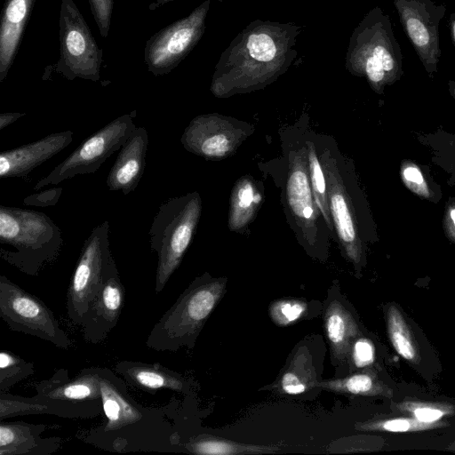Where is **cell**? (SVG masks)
Instances as JSON below:
<instances>
[{
  "instance_id": "7c38bea8",
  "label": "cell",
  "mask_w": 455,
  "mask_h": 455,
  "mask_svg": "<svg viewBox=\"0 0 455 455\" xmlns=\"http://www.w3.org/2000/svg\"><path fill=\"white\" fill-rule=\"evenodd\" d=\"M209 9L210 0H206L147 41L144 60L149 72L156 76L167 75L188 55L204 33Z\"/></svg>"
},
{
  "instance_id": "e575fe53",
  "label": "cell",
  "mask_w": 455,
  "mask_h": 455,
  "mask_svg": "<svg viewBox=\"0 0 455 455\" xmlns=\"http://www.w3.org/2000/svg\"><path fill=\"white\" fill-rule=\"evenodd\" d=\"M400 173L404 185L412 193L426 199L432 196L427 182L416 164L411 162H403L401 165Z\"/></svg>"
},
{
  "instance_id": "4dcf8cb0",
  "label": "cell",
  "mask_w": 455,
  "mask_h": 455,
  "mask_svg": "<svg viewBox=\"0 0 455 455\" xmlns=\"http://www.w3.org/2000/svg\"><path fill=\"white\" fill-rule=\"evenodd\" d=\"M449 426L444 420L435 422L420 421L412 417H397L371 419L356 423L355 428L359 431H379L390 433H407L443 428Z\"/></svg>"
},
{
  "instance_id": "83f0119b",
  "label": "cell",
  "mask_w": 455,
  "mask_h": 455,
  "mask_svg": "<svg viewBox=\"0 0 455 455\" xmlns=\"http://www.w3.org/2000/svg\"><path fill=\"white\" fill-rule=\"evenodd\" d=\"M304 139L307 148L308 174L313 196L333 238L336 235L329 207L325 176L318 155L315 133L309 131L304 132Z\"/></svg>"
},
{
  "instance_id": "e0dca14e",
  "label": "cell",
  "mask_w": 455,
  "mask_h": 455,
  "mask_svg": "<svg viewBox=\"0 0 455 455\" xmlns=\"http://www.w3.org/2000/svg\"><path fill=\"white\" fill-rule=\"evenodd\" d=\"M124 295V286L115 267L84 315L81 327L85 341L98 344L108 337L119 320Z\"/></svg>"
},
{
  "instance_id": "6da1fadb",
  "label": "cell",
  "mask_w": 455,
  "mask_h": 455,
  "mask_svg": "<svg viewBox=\"0 0 455 455\" xmlns=\"http://www.w3.org/2000/svg\"><path fill=\"white\" fill-rule=\"evenodd\" d=\"M299 27L256 20L231 42L216 65L211 92L228 98L263 89L290 66Z\"/></svg>"
},
{
  "instance_id": "277c9868",
  "label": "cell",
  "mask_w": 455,
  "mask_h": 455,
  "mask_svg": "<svg viewBox=\"0 0 455 455\" xmlns=\"http://www.w3.org/2000/svg\"><path fill=\"white\" fill-rule=\"evenodd\" d=\"M284 139L287 172L281 196L286 219L306 251L323 259L331 235L313 196L304 132L300 138L288 135Z\"/></svg>"
},
{
  "instance_id": "f546056e",
  "label": "cell",
  "mask_w": 455,
  "mask_h": 455,
  "mask_svg": "<svg viewBox=\"0 0 455 455\" xmlns=\"http://www.w3.org/2000/svg\"><path fill=\"white\" fill-rule=\"evenodd\" d=\"M386 318L388 338L395 351L408 362L419 363L420 357L411 330L395 304L387 307Z\"/></svg>"
},
{
  "instance_id": "ee69618b",
  "label": "cell",
  "mask_w": 455,
  "mask_h": 455,
  "mask_svg": "<svg viewBox=\"0 0 455 455\" xmlns=\"http://www.w3.org/2000/svg\"><path fill=\"white\" fill-rule=\"evenodd\" d=\"M449 449L451 451H455V442L450 445Z\"/></svg>"
},
{
  "instance_id": "cb8c5ba5",
  "label": "cell",
  "mask_w": 455,
  "mask_h": 455,
  "mask_svg": "<svg viewBox=\"0 0 455 455\" xmlns=\"http://www.w3.org/2000/svg\"><path fill=\"white\" fill-rule=\"evenodd\" d=\"M323 318L332 362L343 363L348 359L353 341L360 335L359 326L351 312L337 299L328 302Z\"/></svg>"
},
{
  "instance_id": "484cf974",
  "label": "cell",
  "mask_w": 455,
  "mask_h": 455,
  "mask_svg": "<svg viewBox=\"0 0 455 455\" xmlns=\"http://www.w3.org/2000/svg\"><path fill=\"white\" fill-rule=\"evenodd\" d=\"M313 358L307 347H299L268 389L284 395H299L316 387L318 383Z\"/></svg>"
},
{
  "instance_id": "f35d334b",
  "label": "cell",
  "mask_w": 455,
  "mask_h": 455,
  "mask_svg": "<svg viewBox=\"0 0 455 455\" xmlns=\"http://www.w3.org/2000/svg\"><path fill=\"white\" fill-rule=\"evenodd\" d=\"M443 227L447 236L455 243V204L449 205L444 219Z\"/></svg>"
},
{
  "instance_id": "836d02e7",
  "label": "cell",
  "mask_w": 455,
  "mask_h": 455,
  "mask_svg": "<svg viewBox=\"0 0 455 455\" xmlns=\"http://www.w3.org/2000/svg\"><path fill=\"white\" fill-rule=\"evenodd\" d=\"M307 310V304L300 299H280L269 307L270 316L276 324L286 326L300 319Z\"/></svg>"
},
{
  "instance_id": "1f68e13d",
  "label": "cell",
  "mask_w": 455,
  "mask_h": 455,
  "mask_svg": "<svg viewBox=\"0 0 455 455\" xmlns=\"http://www.w3.org/2000/svg\"><path fill=\"white\" fill-rule=\"evenodd\" d=\"M395 411L425 422H435L455 414V406L443 402L403 400L392 404Z\"/></svg>"
},
{
  "instance_id": "44dd1931",
  "label": "cell",
  "mask_w": 455,
  "mask_h": 455,
  "mask_svg": "<svg viewBox=\"0 0 455 455\" xmlns=\"http://www.w3.org/2000/svg\"><path fill=\"white\" fill-rule=\"evenodd\" d=\"M102 406L72 405L37 397H22L0 392V420L16 416L51 414L67 419H90L100 415Z\"/></svg>"
},
{
  "instance_id": "9a60e30c",
  "label": "cell",
  "mask_w": 455,
  "mask_h": 455,
  "mask_svg": "<svg viewBox=\"0 0 455 455\" xmlns=\"http://www.w3.org/2000/svg\"><path fill=\"white\" fill-rule=\"evenodd\" d=\"M401 24L427 73L437 71L441 57L439 26L446 7L433 0H393Z\"/></svg>"
},
{
  "instance_id": "7402d4cb",
  "label": "cell",
  "mask_w": 455,
  "mask_h": 455,
  "mask_svg": "<svg viewBox=\"0 0 455 455\" xmlns=\"http://www.w3.org/2000/svg\"><path fill=\"white\" fill-rule=\"evenodd\" d=\"M36 0H5L0 20V82L14 61Z\"/></svg>"
},
{
  "instance_id": "52a82bcc",
  "label": "cell",
  "mask_w": 455,
  "mask_h": 455,
  "mask_svg": "<svg viewBox=\"0 0 455 455\" xmlns=\"http://www.w3.org/2000/svg\"><path fill=\"white\" fill-rule=\"evenodd\" d=\"M202 213V198L194 191L161 204L148 231L149 244L157 256L155 291L159 294L180 267Z\"/></svg>"
},
{
  "instance_id": "30bf717a",
  "label": "cell",
  "mask_w": 455,
  "mask_h": 455,
  "mask_svg": "<svg viewBox=\"0 0 455 455\" xmlns=\"http://www.w3.org/2000/svg\"><path fill=\"white\" fill-rule=\"evenodd\" d=\"M0 316L12 331L37 337L61 349L72 340L38 297L0 275Z\"/></svg>"
},
{
  "instance_id": "b9f144b4",
  "label": "cell",
  "mask_w": 455,
  "mask_h": 455,
  "mask_svg": "<svg viewBox=\"0 0 455 455\" xmlns=\"http://www.w3.org/2000/svg\"><path fill=\"white\" fill-rule=\"evenodd\" d=\"M448 85L451 94L455 99V81L450 80Z\"/></svg>"
},
{
  "instance_id": "3957f363",
  "label": "cell",
  "mask_w": 455,
  "mask_h": 455,
  "mask_svg": "<svg viewBox=\"0 0 455 455\" xmlns=\"http://www.w3.org/2000/svg\"><path fill=\"white\" fill-rule=\"evenodd\" d=\"M0 257L20 272L37 276L63 245L60 228L45 213L0 206Z\"/></svg>"
},
{
  "instance_id": "4316f807",
  "label": "cell",
  "mask_w": 455,
  "mask_h": 455,
  "mask_svg": "<svg viewBox=\"0 0 455 455\" xmlns=\"http://www.w3.org/2000/svg\"><path fill=\"white\" fill-rule=\"evenodd\" d=\"M316 387L339 394L393 397V390L369 367L343 378L319 380Z\"/></svg>"
},
{
  "instance_id": "d6a6232c",
  "label": "cell",
  "mask_w": 455,
  "mask_h": 455,
  "mask_svg": "<svg viewBox=\"0 0 455 455\" xmlns=\"http://www.w3.org/2000/svg\"><path fill=\"white\" fill-rule=\"evenodd\" d=\"M35 372L33 363L17 355L2 350L0 353V392H8L20 380Z\"/></svg>"
},
{
  "instance_id": "8fae6325",
  "label": "cell",
  "mask_w": 455,
  "mask_h": 455,
  "mask_svg": "<svg viewBox=\"0 0 455 455\" xmlns=\"http://www.w3.org/2000/svg\"><path fill=\"white\" fill-rule=\"evenodd\" d=\"M135 128L130 114L114 119L86 139L66 159L38 180L34 189L57 185L76 175L96 172L107 158L122 148Z\"/></svg>"
},
{
  "instance_id": "7a4b0ae2",
  "label": "cell",
  "mask_w": 455,
  "mask_h": 455,
  "mask_svg": "<svg viewBox=\"0 0 455 455\" xmlns=\"http://www.w3.org/2000/svg\"><path fill=\"white\" fill-rule=\"evenodd\" d=\"M315 139L336 239L346 259L360 271L364 259L365 230L361 222L360 193L352 164L332 138L315 134Z\"/></svg>"
},
{
  "instance_id": "5b68a950",
  "label": "cell",
  "mask_w": 455,
  "mask_h": 455,
  "mask_svg": "<svg viewBox=\"0 0 455 455\" xmlns=\"http://www.w3.org/2000/svg\"><path fill=\"white\" fill-rule=\"evenodd\" d=\"M227 278L196 277L154 325L146 346L156 351L192 349L204 323L225 293Z\"/></svg>"
},
{
  "instance_id": "ffe728a7",
  "label": "cell",
  "mask_w": 455,
  "mask_h": 455,
  "mask_svg": "<svg viewBox=\"0 0 455 455\" xmlns=\"http://www.w3.org/2000/svg\"><path fill=\"white\" fill-rule=\"evenodd\" d=\"M114 371L133 387L149 394L162 389L180 393L189 391V383L185 377L158 363L121 361L116 363Z\"/></svg>"
},
{
  "instance_id": "8992f818",
  "label": "cell",
  "mask_w": 455,
  "mask_h": 455,
  "mask_svg": "<svg viewBox=\"0 0 455 455\" xmlns=\"http://www.w3.org/2000/svg\"><path fill=\"white\" fill-rule=\"evenodd\" d=\"M346 68L365 77L377 93L403 75V55L390 18L379 7L370 10L349 39Z\"/></svg>"
},
{
  "instance_id": "7bdbcfd3",
  "label": "cell",
  "mask_w": 455,
  "mask_h": 455,
  "mask_svg": "<svg viewBox=\"0 0 455 455\" xmlns=\"http://www.w3.org/2000/svg\"><path fill=\"white\" fill-rule=\"evenodd\" d=\"M153 1H155L157 5H162L167 2L174 1V0H153Z\"/></svg>"
},
{
  "instance_id": "d6986e66",
  "label": "cell",
  "mask_w": 455,
  "mask_h": 455,
  "mask_svg": "<svg viewBox=\"0 0 455 455\" xmlns=\"http://www.w3.org/2000/svg\"><path fill=\"white\" fill-rule=\"evenodd\" d=\"M148 146L147 130L136 127L108 172L106 182L110 191H122L126 196L137 188L144 172Z\"/></svg>"
},
{
  "instance_id": "ba28073f",
  "label": "cell",
  "mask_w": 455,
  "mask_h": 455,
  "mask_svg": "<svg viewBox=\"0 0 455 455\" xmlns=\"http://www.w3.org/2000/svg\"><path fill=\"white\" fill-rule=\"evenodd\" d=\"M109 222L96 226L84 241L67 292L69 320L81 326L105 279L116 267L109 247Z\"/></svg>"
},
{
  "instance_id": "d590c367",
  "label": "cell",
  "mask_w": 455,
  "mask_h": 455,
  "mask_svg": "<svg viewBox=\"0 0 455 455\" xmlns=\"http://www.w3.org/2000/svg\"><path fill=\"white\" fill-rule=\"evenodd\" d=\"M348 358L355 368L370 367L375 360V349L371 340L358 336L350 347Z\"/></svg>"
},
{
  "instance_id": "2e32d148",
  "label": "cell",
  "mask_w": 455,
  "mask_h": 455,
  "mask_svg": "<svg viewBox=\"0 0 455 455\" xmlns=\"http://www.w3.org/2000/svg\"><path fill=\"white\" fill-rule=\"evenodd\" d=\"M36 396L72 405L102 406L99 367L83 369L69 378L66 369H60L48 379L35 384Z\"/></svg>"
},
{
  "instance_id": "d4e9b609",
  "label": "cell",
  "mask_w": 455,
  "mask_h": 455,
  "mask_svg": "<svg viewBox=\"0 0 455 455\" xmlns=\"http://www.w3.org/2000/svg\"><path fill=\"white\" fill-rule=\"evenodd\" d=\"M264 196L259 180L250 175L241 177L230 196L228 225L230 231L243 233L256 217Z\"/></svg>"
},
{
  "instance_id": "ab89813d",
  "label": "cell",
  "mask_w": 455,
  "mask_h": 455,
  "mask_svg": "<svg viewBox=\"0 0 455 455\" xmlns=\"http://www.w3.org/2000/svg\"><path fill=\"white\" fill-rule=\"evenodd\" d=\"M25 115V113L20 112H6L0 114V131L14 123L21 116H24Z\"/></svg>"
},
{
  "instance_id": "5bb4252c",
  "label": "cell",
  "mask_w": 455,
  "mask_h": 455,
  "mask_svg": "<svg viewBox=\"0 0 455 455\" xmlns=\"http://www.w3.org/2000/svg\"><path fill=\"white\" fill-rule=\"evenodd\" d=\"M100 398L105 422L96 435H112L114 448L125 435L136 434L149 420L160 419L162 413L138 404L128 394L126 386L108 368L99 367ZM130 436V435H129Z\"/></svg>"
},
{
  "instance_id": "60d3db41",
  "label": "cell",
  "mask_w": 455,
  "mask_h": 455,
  "mask_svg": "<svg viewBox=\"0 0 455 455\" xmlns=\"http://www.w3.org/2000/svg\"><path fill=\"white\" fill-rule=\"evenodd\" d=\"M449 28L453 44L455 46V12H452L450 16Z\"/></svg>"
},
{
  "instance_id": "74e56055",
  "label": "cell",
  "mask_w": 455,
  "mask_h": 455,
  "mask_svg": "<svg viewBox=\"0 0 455 455\" xmlns=\"http://www.w3.org/2000/svg\"><path fill=\"white\" fill-rule=\"evenodd\" d=\"M61 193H62L61 187L48 188V189L40 191L38 193L28 196L26 198H24L23 203H24V204L29 205V206H37V207L53 206V205L57 204Z\"/></svg>"
},
{
  "instance_id": "603a6c76",
  "label": "cell",
  "mask_w": 455,
  "mask_h": 455,
  "mask_svg": "<svg viewBox=\"0 0 455 455\" xmlns=\"http://www.w3.org/2000/svg\"><path fill=\"white\" fill-rule=\"evenodd\" d=\"M44 425L23 421L0 423V455H47L59 449L60 439L42 438Z\"/></svg>"
},
{
  "instance_id": "4fadbf2b",
  "label": "cell",
  "mask_w": 455,
  "mask_h": 455,
  "mask_svg": "<svg viewBox=\"0 0 455 455\" xmlns=\"http://www.w3.org/2000/svg\"><path fill=\"white\" fill-rule=\"evenodd\" d=\"M253 132L251 124L218 113L204 114L190 121L180 141L187 151L219 161L234 155Z\"/></svg>"
},
{
  "instance_id": "8d00e7d4",
  "label": "cell",
  "mask_w": 455,
  "mask_h": 455,
  "mask_svg": "<svg viewBox=\"0 0 455 455\" xmlns=\"http://www.w3.org/2000/svg\"><path fill=\"white\" fill-rule=\"evenodd\" d=\"M89 4L100 35L107 37L110 28L114 0H89Z\"/></svg>"
},
{
  "instance_id": "ac0fdd59",
  "label": "cell",
  "mask_w": 455,
  "mask_h": 455,
  "mask_svg": "<svg viewBox=\"0 0 455 455\" xmlns=\"http://www.w3.org/2000/svg\"><path fill=\"white\" fill-rule=\"evenodd\" d=\"M73 140V132H53L40 140L0 153V177L27 176L32 170L57 155Z\"/></svg>"
},
{
  "instance_id": "f1b7e54d",
  "label": "cell",
  "mask_w": 455,
  "mask_h": 455,
  "mask_svg": "<svg viewBox=\"0 0 455 455\" xmlns=\"http://www.w3.org/2000/svg\"><path fill=\"white\" fill-rule=\"evenodd\" d=\"M185 448L199 455L266 454L277 451L275 446L242 443L210 435L194 438L185 444Z\"/></svg>"
},
{
  "instance_id": "9c48e42d",
  "label": "cell",
  "mask_w": 455,
  "mask_h": 455,
  "mask_svg": "<svg viewBox=\"0 0 455 455\" xmlns=\"http://www.w3.org/2000/svg\"><path fill=\"white\" fill-rule=\"evenodd\" d=\"M59 28L60 59L56 72L68 80L99 81L102 50L73 0H61Z\"/></svg>"
}]
</instances>
